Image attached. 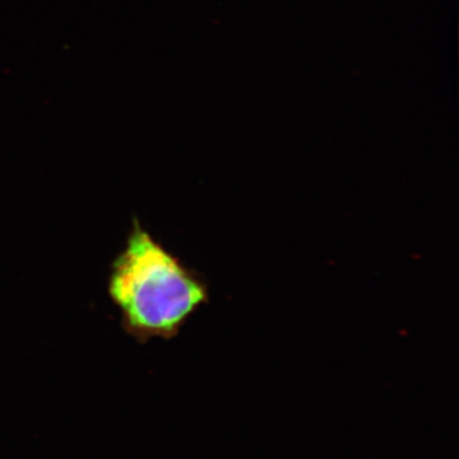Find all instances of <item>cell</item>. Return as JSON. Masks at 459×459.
Here are the masks:
<instances>
[{
	"label": "cell",
	"instance_id": "cell-1",
	"mask_svg": "<svg viewBox=\"0 0 459 459\" xmlns=\"http://www.w3.org/2000/svg\"><path fill=\"white\" fill-rule=\"evenodd\" d=\"M108 292L124 331L140 343L172 338L207 300L204 283L133 219L126 247L111 263Z\"/></svg>",
	"mask_w": 459,
	"mask_h": 459
}]
</instances>
